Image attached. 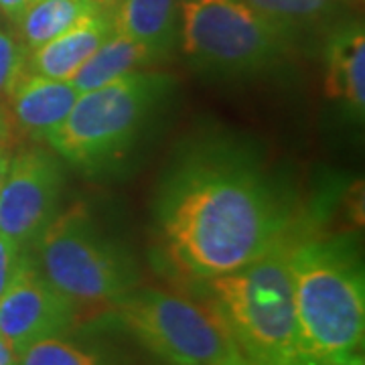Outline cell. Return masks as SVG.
<instances>
[{
	"label": "cell",
	"mask_w": 365,
	"mask_h": 365,
	"mask_svg": "<svg viewBox=\"0 0 365 365\" xmlns=\"http://www.w3.org/2000/svg\"><path fill=\"white\" fill-rule=\"evenodd\" d=\"M0 365H19V355L0 337Z\"/></svg>",
	"instance_id": "cell-23"
},
{
	"label": "cell",
	"mask_w": 365,
	"mask_h": 365,
	"mask_svg": "<svg viewBox=\"0 0 365 365\" xmlns=\"http://www.w3.org/2000/svg\"><path fill=\"white\" fill-rule=\"evenodd\" d=\"M90 2H93V4H98V2H108V0H90Z\"/></svg>",
	"instance_id": "cell-25"
},
{
	"label": "cell",
	"mask_w": 365,
	"mask_h": 365,
	"mask_svg": "<svg viewBox=\"0 0 365 365\" xmlns=\"http://www.w3.org/2000/svg\"><path fill=\"white\" fill-rule=\"evenodd\" d=\"M23 260L21 256V246L9 240L6 235L0 234V297L11 284L14 274L19 270V264Z\"/></svg>",
	"instance_id": "cell-19"
},
{
	"label": "cell",
	"mask_w": 365,
	"mask_h": 365,
	"mask_svg": "<svg viewBox=\"0 0 365 365\" xmlns=\"http://www.w3.org/2000/svg\"><path fill=\"white\" fill-rule=\"evenodd\" d=\"M93 9L96 4L90 0H33L16 23L25 51H33L55 39Z\"/></svg>",
	"instance_id": "cell-15"
},
{
	"label": "cell",
	"mask_w": 365,
	"mask_h": 365,
	"mask_svg": "<svg viewBox=\"0 0 365 365\" xmlns=\"http://www.w3.org/2000/svg\"><path fill=\"white\" fill-rule=\"evenodd\" d=\"M112 313L146 349L170 365H246L220 313L165 290L128 292Z\"/></svg>",
	"instance_id": "cell-4"
},
{
	"label": "cell",
	"mask_w": 365,
	"mask_h": 365,
	"mask_svg": "<svg viewBox=\"0 0 365 365\" xmlns=\"http://www.w3.org/2000/svg\"><path fill=\"white\" fill-rule=\"evenodd\" d=\"M25 47L9 33L0 31V100H4L16 73L25 67Z\"/></svg>",
	"instance_id": "cell-18"
},
{
	"label": "cell",
	"mask_w": 365,
	"mask_h": 365,
	"mask_svg": "<svg viewBox=\"0 0 365 365\" xmlns=\"http://www.w3.org/2000/svg\"><path fill=\"white\" fill-rule=\"evenodd\" d=\"M76 309L49 284L39 266L23 256L11 284L0 297V337L16 355L35 341L66 333Z\"/></svg>",
	"instance_id": "cell-9"
},
{
	"label": "cell",
	"mask_w": 365,
	"mask_h": 365,
	"mask_svg": "<svg viewBox=\"0 0 365 365\" xmlns=\"http://www.w3.org/2000/svg\"><path fill=\"white\" fill-rule=\"evenodd\" d=\"M39 270L79 309H114L132 288L130 266L93 230L86 209L53 217L39 235Z\"/></svg>",
	"instance_id": "cell-5"
},
{
	"label": "cell",
	"mask_w": 365,
	"mask_h": 365,
	"mask_svg": "<svg viewBox=\"0 0 365 365\" xmlns=\"http://www.w3.org/2000/svg\"><path fill=\"white\" fill-rule=\"evenodd\" d=\"M213 309L248 361H297L299 325L290 248L276 246L235 272L207 278Z\"/></svg>",
	"instance_id": "cell-2"
},
{
	"label": "cell",
	"mask_w": 365,
	"mask_h": 365,
	"mask_svg": "<svg viewBox=\"0 0 365 365\" xmlns=\"http://www.w3.org/2000/svg\"><path fill=\"white\" fill-rule=\"evenodd\" d=\"M270 25L280 29L287 35L288 29L309 25L325 16L337 0H240Z\"/></svg>",
	"instance_id": "cell-16"
},
{
	"label": "cell",
	"mask_w": 365,
	"mask_h": 365,
	"mask_svg": "<svg viewBox=\"0 0 365 365\" xmlns=\"http://www.w3.org/2000/svg\"><path fill=\"white\" fill-rule=\"evenodd\" d=\"M19 365H104L96 353L59 335L35 341L19 355Z\"/></svg>",
	"instance_id": "cell-17"
},
{
	"label": "cell",
	"mask_w": 365,
	"mask_h": 365,
	"mask_svg": "<svg viewBox=\"0 0 365 365\" xmlns=\"http://www.w3.org/2000/svg\"><path fill=\"white\" fill-rule=\"evenodd\" d=\"M182 51L199 66L246 73L268 66L284 33L240 0H182Z\"/></svg>",
	"instance_id": "cell-7"
},
{
	"label": "cell",
	"mask_w": 365,
	"mask_h": 365,
	"mask_svg": "<svg viewBox=\"0 0 365 365\" xmlns=\"http://www.w3.org/2000/svg\"><path fill=\"white\" fill-rule=\"evenodd\" d=\"M61 167L43 148L14 153L0 182V234L21 248L55 217L61 193Z\"/></svg>",
	"instance_id": "cell-8"
},
{
	"label": "cell",
	"mask_w": 365,
	"mask_h": 365,
	"mask_svg": "<svg viewBox=\"0 0 365 365\" xmlns=\"http://www.w3.org/2000/svg\"><path fill=\"white\" fill-rule=\"evenodd\" d=\"M177 13V0H124L112 19V29L120 37L160 53L175 37Z\"/></svg>",
	"instance_id": "cell-13"
},
{
	"label": "cell",
	"mask_w": 365,
	"mask_h": 365,
	"mask_svg": "<svg viewBox=\"0 0 365 365\" xmlns=\"http://www.w3.org/2000/svg\"><path fill=\"white\" fill-rule=\"evenodd\" d=\"M13 124L6 116L4 110H0V182L4 179L9 165H11V158H13V148H14V136H13Z\"/></svg>",
	"instance_id": "cell-20"
},
{
	"label": "cell",
	"mask_w": 365,
	"mask_h": 365,
	"mask_svg": "<svg viewBox=\"0 0 365 365\" xmlns=\"http://www.w3.org/2000/svg\"><path fill=\"white\" fill-rule=\"evenodd\" d=\"M165 83L163 76L136 69L96 90L81 91L49 144L73 165H102L130 144Z\"/></svg>",
	"instance_id": "cell-6"
},
{
	"label": "cell",
	"mask_w": 365,
	"mask_h": 365,
	"mask_svg": "<svg viewBox=\"0 0 365 365\" xmlns=\"http://www.w3.org/2000/svg\"><path fill=\"white\" fill-rule=\"evenodd\" d=\"M299 365H364V357L357 353L337 355V357H321V359H297Z\"/></svg>",
	"instance_id": "cell-21"
},
{
	"label": "cell",
	"mask_w": 365,
	"mask_h": 365,
	"mask_svg": "<svg viewBox=\"0 0 365 365\" xmlns=\"http://www.w3.org/2000/svg\"><path fill=\"white\" fill-rule=\"evenodd\" d=\"M112 33V19L93 9L55 39L26 51L25 66L41 76L69 81Z\"/></svg>",
	"instance_id": "cell-11"
},
{
	"label": "cell",
	"mask_w": 365,
	"mask_h": 365,
	"mask_svg": "<svg viewBox=\"0 0 365 365\" xmlns=\"http://www.w3.org/2000/svg\"><path fill=\"white\" fill-rule=\"evenodd\" d=\"M31 2L33 0H0V13L11 19L13 23H19L26 9L31 6Z\"/></svg>",
	"instance_id": "cell-22"
},
{
	"label": "cell",
	"mask_w": 365,
	"mask_h": 365,
	"mask_svg": "<svg viewBox=\"0 0 365 365\" xmlns=\"http://www.w3.org/2000/svg\"><path fill=\"white\" fill-rule=\"evenodd\" d=\"M155 55L157 53L143 43H136V41L112 33L69 81L79 91L96 90L112 79L136 71L146 61H150Z\"/></svg>",
	"instance_id": "cell-14"
},
{
	"label": "cell",
	"mask_w": 365,
	"mask_h": 365,
	"mask_svg": "<svg viewBox=\"0 0 365 365\" xmlns=\"http://www.w3.org/2000/svg\"><path fill=\"white\" fill-rule=\"evenodd\" d=\"M299 357L357 353L364 343L365 297L359 270L325 246L290 250Z\"/></svg>",
	"instance_id": "cell-3"
},
{
	"label": "cell",
	"mask_w": 365,
	"mask_h": 365,
	"mask_svg": "<svg viewBox=\"0 0 365 365\" xmlns=\"http://www.w3.org/2000/svg\"><path fill=\"white\" fill-rule=\"evenodd\" d=\"M246 365H299L297 361H246Z\"/></svg>",
	"instance_id": "cell-24"
},
{
	"label": "cell",
	"mask_w": 365,
	"mask_h": 365,
	"mask_svg": "<svg viewBox=\"0 0 365 365\" xmlns=\"http://www.w3.org/2000/svg\"><path fill=\"white\" fill-rule=\"evenodd\" d=\"M81 91L66 79H53L23 67L4 96L6 116L14 130L29 138L49 143L66 122Z\"/></svg>",
	"instance_id": "cell-10"
},
{
	"label": "cell",
	"mask_w": 365,
	"mask_h": 365,
	"mask_svg": "<svg viewBox=\"0 0 365 365\" xmlns=\"http://www.w3.org/2000/svg\"><path fill=\"white\" fill-rule=\"evenodd\" d=\"M170 262L195 278L230 274L276 246L287 217L254 170L205 163L185 170L163 207Z\"/></svg>",
	"instance_id": "cell-1"
},
{
	"label": "cell",
	"mask_w": 365,
	"mask_h": 365,
	"mask_svg": "<svg viewBox=\"0 0 365 365\" xmlns=\"http://www.w3.org/2000/svg\"><path fill=\"white\" fill-rule=\"evenodd\" d=\"M325 93L339 100L353 112L364 114L365 108V35L364 26L341 31L329 45Z\"/></svg>",
	"instance_id": "cell-12"
}]
</instances>
